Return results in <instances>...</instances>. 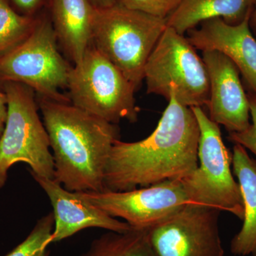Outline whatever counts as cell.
<instances>
[{"label": "cell", "mask_w": 256, "mask_h": 256, "mask_svg": "<svg viewBox=\"0 0 256 256\" xmlns=\"http://www.w3.org/2000/svg\"><path fill=\"white\" fill-rule=\"evenodd\" d=\"M168 101L148 138L134 142H114L106 164L105 191H129L182 180L196 169L200 130L196 116L173 95Z\"/></svg>", "instance_id": "6da1fadb"}, {"label": "cell", "mask_w": 256, "mask_h": 256, "mask_svg": "<svg viewBox=\"0 0 256 256\" xmlns=\"http://www.w3.org/2000/svg\"><path fill=\"white\" fill-rule=\"evenodd\" d=\"M54 162V180L70 192L105 191L106 164L119 128L72 102L37 99Z\"/></svg>", "instance_id": "7a4b0ae2"}, {"label": "cell", "mask_w": 256, "mask_h": 256, "mask_svg": "<svg viewBox=\"0 0 256 256\" xmlns=\"http://www.w3.org/2000/svg\"><path fill=\"white\" fill-rule=\"evenodd\" d=\"M166 26L164 18L118 3L96 8L92 44L138 89L146 60Z\"/></svg>", "instance_id": "3957f363"}, {"label": "cell", "mask_w": 256, "mask_h": 256, "mask_svg": "<svg viewBox=\"0 0 256 256\" xmlns=\"http://www.w3.org/2000/svg\"><path fill=\"white\" fill-rule=\"evenodd\" d=\"M8 98V118L0 138V188L13 165L24 162L32 174L54 178V162L46 128L38 114L35 92L23 84H1Z\"/></svg>", "instance_id": "277c9868"}, {"label": "cell", "mask_w": 256, "mask_h": 256, "mask_svg": "<svg viewBox=\"0 0 256 256\" xmlns=\"http://www.w3.org/2000/svg\"><path fill=\"white\" fill-rule=\"evenodd\" d=\"M146 92L169 100L173 95L188 108L207 106L210 79L206 65L188 38L166 26L146 60Z\"/></svg>", "instance_id": "5b68a950"}, {"label": "cell", "mask_w": 256, "mask_h": 256, "mask_svg": "<svg viewBox=\"0 0 256 256\" xmlns=\"http://www.w3.org/2000/svg\"><path fill=\"white\" fill-rule=\"evenodd\" d=\"M67 88L74 106L110 122L138 120L137 88L92 44L69 72Z\"/></svg>", "instance_id": "8992f818"}, {"label": "cell", "mask_w": 256, "mask_h": 256, "mask_svg": "<svg viewBox=\"0 0 256 256\" xmlns=\"http://www.w3.org/2000/svg\"><path fill=\"white\" fill-rule=\"evenodd\" d=\"M70 68L58 50L52 20L42 15L37 16L26 40L0 56V85L20 82L32 88L38 96L70 102L60 92L67 88Z\"/></svg>", "instance_id": "52a82bcc"}, {"label": "cell", "mask_w": 256, "mask_h": 256, "mask_svg": "<svg viewBox=\"0 0 256 256\" xmlns=\"http://www.w3.org/2000/svg\"><path fill=\"white\" fill-rule=\"evenodd\" d=\"M200 130L198 166L182 178L192 204L228 212L244 220V205L238 183L234 180L230 156L222 140L220 124L202 107L191 108Z\"/></svg>", "instance_id": "ba28073f"}, {"label": "cell", "mask_w": 256, "mask_h": 256, "mask_svg": "<svg viewBox=\"0 0 256 256\" xmlns=\"http://www.w3.org/2000/svg\"><path fill=\"white\" fill-rule=\"evenodd\" d=\"M133 228L149 229L192 204L182 180H166L124 192H76Z\"/></svg>", "instance_id": "9c48e42d"}, {"label": "cell", "mask_w": 256, "mask_h": 256, "mask_svg": "<svg viewBox=\"0 0 256 256\" xmlns=\"http://www.w3.org/2000/svg\"><path fill=\"white\" fill-rule=\"evenodd\" d=\"M220 210L188 204L148 229L158 256H224L218 229Z\"/></svg>", "instance_id": "30bf717a"}, {"label": "cell", "mask_w": 256, "mask_h": 256, "mask_svg": "<svg viewBox=\"0 0 256 256\" xmlns=\"http://www.w3.org/2000/svg\"><path fill=\"white\" fill-rule=\"evenodd\" d=\"M202 60L210 79L208 117L229 133L242 132L250 124V106L238 68L216 50L202 52Z\"/></svg>", "instance_id": "8fae6325"}, {"label": "cell", "mask_w": 256, "mask_h": 256, "mask_svg": "<svg viewBox=\"0 0 256 256\" xmlns=\"http://www.w3.org/2000/svg\"><path fill=\"white\" fill-rule=\"evenodd\" d=\"M30 174L46 192L53 207L54 228L50 237L52 244L69 238L86 228H104L118 233L132 228L126 222H120L94 206L78 192L66 190L54 178Z\"/></svg>", "instance_id": "7c38bea8"}, {"label": "cell", "mask_w": 256, "mask_h": 256, "mask_svg": "<svg viewBox=\"0 0 256 256\" xmlns=\"http://www.w3.org/2000/svg\"><path fill=\"white\" fill-rule=\"evenodd\" d=\"M250 16L236 25L220 18L200 24V28L188 32V40L196 50H216L238 68L248 92L256 94V40L250 30Z\"/></svg>", "instance_id": "4fadbf2b"}, {"label": "cell", "mask_w": 256, "mask_h": 256, "mask_svg": "<svg viewBox=\"0 0 256 256\" xmlns=\"http://www.w3.org/2000/svg\"><path fill=\"white\" fill-rule=\"evenodd\" d=\"M48 4L57 40L74 64L79 63L92 42L95 6L90 0H50Z\"/></svg>", "instance_id": "5bb4252c"}, {"label": "cell", "mask_w": 256, "mask_h": 256, "mask_svg": "<svg viewBox=\"0 0 256 256\" xmlns=\"http://www.w3.org/2000/svg\"><path fill=\"white\" fill-rule=\"evenodd\" d=\"M232 165L242 192L244 217L242 228L230 242V252L236 256H256V160L244 146L235 144Z\"/></svg>", "instance_id": "9a60e30c"}, {"label": "cell", "mask_w": 256, "mask_h": 256, "mask_svg": "<svg viewBox=\"0 0 256 256\" xmlns=\"http://www.w3.org/2000/svg\"><path fill=\"white\" fill-rule=\"evenodd\" d=\"M256 0H182L178 8L166 18V25L180 34L198 24L220 18L232 25L242 23L252 14Z\"/></svg>", "instance_id": "2e32d148"}, {"label": "cell", "mask_w": 256, "mask_h": 256, "mask_svg": "<svg viewBox=\"0 0 256 256\" xmlns=\"http://www.w3.org/2000/svg\"><path fill=\"white\" fill-rule=\"evenodd\" d=\"M84 256H158L148 229L131 228L124 233L110 232L92 242Z\"/></svg>", "instance_id": "e0dca14e"}, {"label": "cell", "mask_w": 256, "mask_h": 256, "mask_svg": "<svg viewBox=\"0 0 256 256\" xmlns=\"http://www.w3.org/2000/svg\"><path fill=\"white\" fill-rule=\"evenodd\" d=\"M36 18L18 14L8 0H0V56L26 40L34 28Z\"/></svg>", "instance_id": "ac0fdd59"}, {"label": "cell", "mask_w": 256, "mask_h": 256, "mask_svg": "<svg viewBox=\"0 0 256 256\" xmlns=\"http://www.w3.org/2000/svg\"><path fill=\"white\" fill-rule=\"evenodd\" d=\"M54 228V216L52 212L40 218L25 240L6 256H48Z\"/></svg>", "instance_id": "d6986e66"}, {"label": "cell", "mask_w": 256, "mask_h": 256, "mask_svg": "<svg viewBox=\"0 0 256 256\" xmlns=\"http://www.w3.org/2000/svg\"><path fill=\"white\" fill-rule=\"evenodd\" d=\"M117 3L156 18L166 20L181 3L182 0H116Z\"/></svg>", "instance_id": "ffe728a7"}, {"label": "cell", "mask_w": 256, "mask_h": 256, "mask_svg": "<svg viewBox=\"0 0 256 256\" xmlns=\"http://www.w3.org/2000/svg\"><path fill=\"white\" fill-rule=\"evenodd\" d=\"M248 97L252 124L242 132L229 133L228 139L234 144H240L256 156V94L248 92Z\"/></svg>", "instance_id": "44dd1931"}, {"label": "cell", "mask_w": 256, "mask_h": 256, "mask_svg": "<svg viewBox=\"0 0 256 256\" xmlns=\"http://www.w3.org/2000/svg\"><path fill=\"white\" fill-rule=\"evenodd\" d=\"M23 14L35 16L50 0H11Z\"/></svg>", "instance_id": "7402d4cb"}, {"label": "cell", "mask_w": 256, "mask_h": 256, "mask_svg": "<svg viewBox=\"0 0 256 256\" xmlns=\"http://www.w3.org/2000/svg\"><path fill=\"white\" fill-rule=\"evenodd\" d=\"M8 110V98L4 92L0 90V138L6 124Z\"/></svg>", "instance_id": "603a6c76"}, {"label": "cell", "mask_w": 256, "mask_h": 256, "mask_svg": "<svg viewBox=\"0 0 256 256\" xmlns=\"http://www.w3.org/2000/svg\"><path fill=\"white\" fill-rule=\"evenodd\" d=\"M90 1L96 8H108L117 3L116 0H90Z\"/></svg>", "instance_id": "cb8c5ba5"}, {"label": "cell", "mask_w": 256, "mask_h": 256, "mask_svg": "<svg viewBox=\"0 0 256 256\" xmlns=\"http://www.w3.org/2000/svg\"><path fill=\"white\" fill-rule=\"evenodd\" d=\"M250 21H252V25H254V28L256 30V0L255 4H254V10H252Z\"/></svg>", "instance_id": "d4e9b609"}]
</instances>
